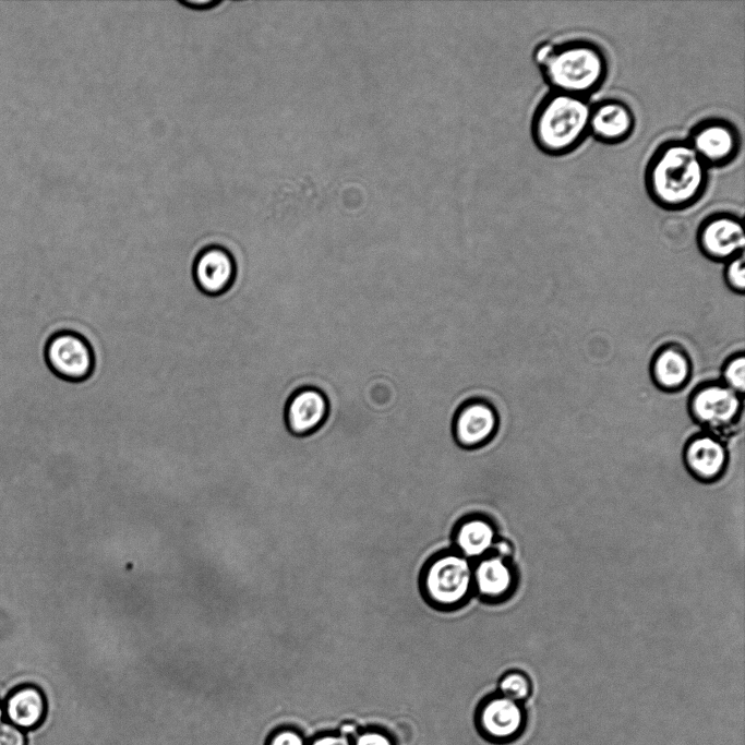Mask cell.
Instances as JSON below:
<instances>
[{
    "instance_id": "obj_1",
    "label": "cell",
    "mask_w": 745,
    "mask_h": 745,
    "mask_svg": "<svg viewBox=\"0 0 745 745\" xmlns=\"http://www.w3.org/2000/svg\"><path fill=\"white\" fill-rule=\"evenodd\" d=\"M645 187L659 207L683 211L705 194L709 167L686 140H669L651 154L645 168Z\"/></svg>"
},
{
    "instance_id": "obj_2",
    "label": "cell",
    "mask_w": 745,
    "mask_h": 745,
    "mask_svg": "<svg viewBox=\"0 0 745 745\" xmlns=\"http://www.w3.org/2000/svg\"><path fill=\"white\" fill-rule=\"evenodd\" d=\"M591 103L588 98L550 91L533 111L530 133L543 154L564 156L589 135Z\"/></svg>"
},
{
    "instance_id": "obj_3",
    "label": "cell",
    "mask_w": 745,
    "mask_h": 745,
    "mask_svg": "<svg viewBox=\"0 0 745 745\" xmlns=\"http://www.w3.org/2000/svg\"><path fill=\"white\" fill-rule=\"evenodd\" d=\"M550 91L588 98L606 80L609 62L604 50L587 39L554 44L537 64Z\"/></svg>"
},
{
    "instance_id": "obj_4",
    "label": "cell",
    "mask_w": 745,
    "mask_h": 745,
    "mask_svg": "<svg viewBox=\"0 0 745 745\" xmlns=\"http://www.w3.org/2000/svg\"><path fill=\"white\" fill-rule=\"evenodd\" d=\"M419 588L433 609L456 611L473 594L472 562L454 549L441 550L422 565Z\"/></svg>"
},
{
    "instance_id": "obj_5",
    "label": "cell",
    "mask_w": 745,
    "mask_h": 745,
    "mask_svg": "<svg viewBox=\"0 0 745 745\" xmlns=\"http://www.w3.org/2000/svg\"><path fill=\"white\" fill-rule=\"evenodd\" d=\"M688 409L698 424L718 436L736 424L743 412V396L723 383H704L690 394Z\"/></svg>"
},
{
    "instance_id": "obj_6",
    "label": "cell",
    "mask_w": 745,
    "mask_h": 745,
    "mask_svg": "<svg viewBox=\"0 0 745 745\" xmlns=\"http://www.w3.org/2000/svg\"><path fill=\"white\" fill-rule=\"evenodd\" d=\"M47 368L59 380L81 382L94 369V353L89 343L72 329H56L47 338L44 347Z\"/></svg>"
},
{
    "instance_id": "obj_7",
    "label": "cell",
    "mask_w": 745,
    "mask_h": 745,
    "mask_svg": "<svg viewBox=\"0 0 745 745\" xmlns=\"http://www.w3.org/2000/svg\"><path fill=\"white\" fill-rule=\"evenodd\" d=\"M474 720L479 733L488 743L506 745L516 742L525 733L527 711L522 704L493 693L479 704Z\"/></svg>"
},
{
    "instance_id": "obj_8",
    "label": "cell",
    "mask_w": 745,
    "mask_h": 745,
    "mask_svg": "<svg viewBox=\"0 0 745 745\" xmlns=\"http://www.w3.org/2000/svg\"><path fill=\"white\" fill-rule=\"evenodd\" d=\"M686 141L709 168L729 165L741 148L738 129L723 118L699 121L690 129Z\"/></svg>"
},
{
    "instance_id": "obj_9",
    "label": "cell",
    "mask_w": 745,
    "mask_h": 745,
    "mask_svg": "<svg viewBox=\"0 0 745 745\" xmlns=\"http://www.w3.org/2000/svg\"><path fill=\"white\" fill-rule=\"evenodd\" d=\"M697 244L707 257L728 262L743 254L745 235L741 217L728 212H716L700 221Z\"/></svg>"
},
{
    "instance_id": "obj_10",
    "label": "cell",
    "mask_w": 745,
    "mask_h": 745,
    "mask_svg": "<svg viewBox=\"0 0 745 745\" xmlns=\"http://www.w3.org/2000/svg\"><path fill=\"white\" fill-rule=\"evenodd\" d=\"M237 265L232 252L221 243L211 242L196 253L192 276L196 287L208 296L227 291L236 277Z\"/></svg>"
},
{
    "instance_id": "obj_11",
    "label": "cell",
    "mask_w": 745,
    "mask_h": 745,
    "mask_svg": "<svg viewBox=\"0 0 745 745\" xmlns=\"http://www.w3.org/2000/svg\"><path fill=\"white\" fill-rule=\"evenodd\" d=\"M497 425V413L491 404L473 399L466 401L456 411L453 436L456 445L471 450L489 443L496 433Z\"/></svg>"
},
{
    "instance_id": "obj_12",
    "label": "cell",
    "mask_w": 745,
    "mask_h": 745,
    "mask_svg": "<svg viewBox=\"0 0 745 745\" xmlns=\"http://www.w3.org/2000/svg\"><path fill=\"white\" fill-rule=\"evenodd\" d=\"M636 125L633 109L623 100L606 98L591 104L589 135L596 141L616 145L627 141Z\"/></svg>"
},
{
    "instance_id": "obj_13",
    "label": "cell",
    "mask_w": 745,
    "mask_h": 745,
    "mask_svg": "<svg viewBox=\"0 0 745 745\" xmlns=\"http://www.w3.org/2000/svg\"><path fill=\"white\" fill-rule=\"evenodd\" d=\"M328 410V400L322 390L302 386L287 399L284 413L286 428L296 437L309 436L324 424Z\"/></svg>"
},
{
    "instance_id": "obj_14",
    "label": "cell",
    "mask_w": 745,
    "mask_h": 745,
    "mask_svg": "<svg viewBox=\"0 0 745 745\" xmlns=\"http://www.w3.org/2000/svg\"><path fill=\"white\" fill-rule=\"evenodd\" d=\"M3 719L25 732L43 725L48 713V699L35 683H21L2 699Z\"/></svg>"
},
{
    "instance_id": "obj_15",
    "label": "cell",
    "mask_w": 745,
    "mask_h": 745,
    "mask_svg": "<svg viewBox=\"0 0 745 745\" xmlns=\"http://www.w3.org/2000/svg\"><path fill=\"white\" fill-rule=\"evenodd\" d=\"M726 460L725 446L718 436L710 433L694 435L684 447L686 467L704 481L717 479L723 472Z\"/></svg>"
},
{
    "instance_id": "obj_16",
    "label": "cell",
    "mask_w": 745,
    "mask_h": 745,
    "mask_svg": "<svg viewBox=\"0 0 745 745\" xmlns=\"http://www.w3.org/2000/svg\"><path fill=\"white\" fill-rule=\"evenodd\" d=\"M496 539L494 525L479 514L460 518L455 524L450 537L454 550L471 562L490 554Z\"/></svg>"
},
{
    "instance_id": "obj_17",
    "label": "cell",
    "mask_w": 745,
    "mask_h": 745,
    "mask_svg": "<svg viewBox=\"0 0 745 745\" xmlns=\"http://www.w3.org/2000/svg\"><path fill=\"white\" fill-rule=\"evenodd\" d=\"M473 592L485 601L506 597L514 585V573L507 560L490 553L472 562Z\"/></svg>"
},
{
    "instance_id": "obj_18",
    "label": "cell",
    "mask_w": 745,
    "mask_h": 745,
    "mask_svg": "<svg viewBox=\"0 0 745 745\" xmlns=\"http://www.w3.org/2000/svg\"><path fill=\"white\" fill-rule=\"evenodd\" d=\"M650 373L653 382L662 390H678L690 378V359L682 347L674 344L664 345L656 351Z\"/></svg>"
},
{
    "instance_id": "obj_19",
    "label": "cell",
    "mask_w": 745,
    "mask_h": 745,
    "mask_svg": "<svg viewBox=\"0 0 745 745\" xmlns=\"http://www.w3.org/2000/svg\"><path fill=\"white\" fill-rule=\"evenodd\" d=\"M496 693L524 704L532 693V684L526 673L514 670L506 672L500 677Z\"/></svg>"
},
{
    "instance_id": "obj_20",
    "label": "cell",
    "mask_w": 745,
    "mask_h": 745,
    "mask_svg": "<svg viewBox=\"0 0 745 745\" xmlns=\"http://www.w3.org/2000/svg\"><path fill=\"white\" fill-rule=\"evenodd\" d=\"M723 384L743 396L745 390V356L743 352L728 358L722 368Z\"/></svg>"
},
{
    "instance_id": "obj_21",
    "label": "cell",
    "mask_w": 745,
    "mask_h": 745,
    "mask_svg": "<svg viewBox=\"0 0 745 745\" xmlns=\"http://www.w3.org/2000/svg\"><path fill=\"white\" fill-rule=\"evenodd\" d=\"M724 278L730 289L735 292L744 293L745 290V267L744 253L726 262Z\"/></svg>"
},
{
    "instance_id": "obj_22",
    "label": "cell",
    "mask_w": 745,
    "mask_h": 745,
    "mask_svg": "<svg viewBox=\"0 0 745 745\" xmlns=\"http://www.w3.org/2000/svg\"><path fill=\"white\" fill-rule=\"evenodd\" d=\"M265 745H308V738L299 729L284 725L268 735Z\"/></svg>"
},
{
    "instance_id": "obj_23",
    "label": "cell",
    "mask_w": 745,
    "mask_h": 745,
    "mask_svg": "<svg viewBox=\"0 0 745 745\" xmlns=\"http://www.w3.org/2000/svg\"><path fill=\"white\" fill-rule=\"evenodd\" d=\"M353 745H396L392 735L377 728H369L352 738Z\"/></svg>"
},
{
    "instance_id": "obj_24",
    "label": "cell",
    "mask_w": 745,
    "mask_h": 745,
    "mask_svg": "<svg viewBox=\"0 0 745 745\" xmlns=\"http://www.w3.org/2000/svg\"><path fill=\"white\" fill-rule=\"evenodd\" d=\"M27 732L7 720L0 721V745H27Z\"/></svg>"
},
{
    "instance_id": "obj_25",
    "label": "cell",
    "mask_w": 745,
    "mask_h": 745,
    "mask_svg": "<svg viewBox=\"0 0 745 745\" xmlns=\"http://www.w3.org/2000/svg\"><path fill=\"white\" fill-rule=\"evenodd\" d=\"M308 745H353L348 734L334 731L314 735L308 741Z\"/></svg>"
},
{
    "instance_id": "obj_26",
    "label": "cell",
    "mask_w": 745,
    "mask_h": 745,
    "mask_svg": "<svg viewBox=\"0 0 745 745\" xmlns=\"http://www.w3.org/2000/svg\"><path fill=\"white\" fill-rule=\"evenodd\" d=\"M221 1L218 0H203V1H192V0H185V1H179V3L192 8L194 10H207L208 8L216 7L220 3Z\"/></svg>"
},
{
    "instance_id": "obj_27",
    "label": "cell",
    "mask_w": 745,
    "mask_h": 745,
    "mask_svg": "<svg viewBox=\"0 0 745 745\" xmlns=\"http://www.w3.org/2000/svg\"><path fill=\"white\" fill-rule=\"evenodd\" d=\"M3 720V702L2 699L0 698V721Z\"/></svg>"
}]
</instances>
